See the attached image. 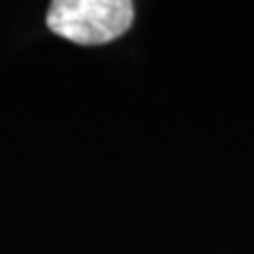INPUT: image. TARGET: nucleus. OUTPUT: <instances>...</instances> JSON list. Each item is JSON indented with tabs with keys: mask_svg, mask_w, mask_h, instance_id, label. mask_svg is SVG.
<instances>
[{
	"mask_svg": "<svg viewBox=\"0 0 254 254\" xmlns=\"http://www.w3.org/2000/svg\"><path fill=\"white\" fill-rule=\"evenodd\" d=\"M133 23L129 0H55L47 26L76 45H104L123 36Z\"/></svg>",
	"mask_w": 254,
	"mask_h": 254,
	"instance_id": "f257e3e1",
	"label": "nucleus"
}]
</instances>
